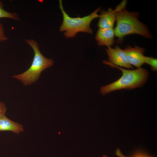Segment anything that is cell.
I'll use <instances>...</instances> for the list:
<instances>
[{
    "label": "cell",
    "instance_id": "6da1fadb",
    "mask_svg": "<svg viewBox=\"0 0 157 157\" xmlns=\"http://www.w3.org/2000/svg\"><path fill=\"white\" fill-rule=\"evenodd\" d=\"M126 2L122 1L115 10L117 24L114 30L118 42H121L125 36L132 34L151 38L152 35L148 28L138 20L139 14L125 9Z\"/></svg>",
    "mask_w": 157,
    "mask_h": 157
},
{
    "label": "cell",
    "instance_id": "7a4b0ae2",
    "mask_svg": "<svg viewBox=\"0 0 157 157\" xmlns=\"http://www.w3.org/2000/svg\"><path fill=\"white\" fill-rule=\"evenodd\" d=\"M103 62L111 67L119 69L122 74L121 77L117 81L101 87L100 92L103 95L116 90L122 89L131 90L141 87L148 78L149 73L145 69L140 67L136 69L128 70L116 66L106 60Z\"/></svg>",
    "mask_w": 157,
    "mask_h": 157
},
{
    "label": "cell",
    "instance_id": "3957f363",
    "mask_svg": "<svg viewBox=\"0 0 157 157\" xmlns=\"http://www.w3.org/2000/svg\"><path fill=\"white\" fill-rule=\"evenodd\" d=\"M33 49L34 56L31 66L24 73L14 75V78L20 81L24 85H31L39 79L42 72L53 64V60L45 57L41 53L38 42L33 39L25 40Z\"/></svg>",
    "mask_w": 157,
    "mask_h": 157
},
{
    "label": "cell",
    "instance_id": "277c9868",
    "mask_svg": "<svg viewBox=\"0 0 157 157\" xmlns=\"http://www.w3.org/2000/svg\"><path fill=\"white\" fill-rule=\"evenodd\" d=\"M59 8L63 14V20L60 28L61 32L65 31L64 35L66 38L72 37L79 32H84L91 34L93 31L90 27L92 21L99 17L98 12L100 10L99 7L90 15L80 17H70L64 10L62 1L59 0Z\"/></svg>",
    "mask_w": 157,
    "mask_h": 157
},
{
    "label": "cell",
    "instance_id": "5b68a950",
    "mask_svg": "<svg viewBox=\"0 0 157 157\" xmlns=\"http://www.w3.org/2000/svg\"><path fill=\"white\" fill-rule=\"evenodd\" d=\"M107 47L106 51L108 56L109 62L118 66L133 68V67L129 62L124 51L118 46H115L114 48L110 47Z\"/></svg>",
    "mask_w": 157,
    "mask_h": 157
},
{
    "label": "cell",
    "instance_id": "8992f818",
    "mask_svg": "<svg viewBox=\"0 0 157 157\" xmlns=\"http://www.w3.org/2000/svg\"><path fill=\"white\" fill-rule=\"evenodd\" d=\"M145 50L144 48L137 46L132 47L129 45L123 50L129 63L138 68L144 63L143 53Z\"/></svg>",
    "mask_w": 157,
    "mask_h": 157
},
{
    "label": "cell",
    "instance_id": "52a82bcc",
    "mask_svg": "<svg viewBox=\"0 0 157 157\" xmlns=\"http://www.w3.org/2000/svg\"><path fill=\"white\" fill-rule=\"evenodd\" d=\"M115 35L113 28H99L95 38L99 46L108 47L114 44Z\"/></svg>",
    "mask_w": 157,
    "mask_h": 157
},
{
    "label": "cell",
    "instance_id": "ba28073f",
    "mask_svg": "<svg viewBox=\"0 0 157 157\" xmlns=\"http://www.w3.org/2000/svg\"><path fill=\"white\" fill-rule=\"evenodd\" d=\"M99 17V20L97 26L99 28H113L116 20L115 10L110 8L107 11L102 10Z\"/></svg>",
    "mask_w": 157,
    "mask_h": 157
},
{
    "label": "cell",
    "instance_id": "9c48e42d",
    "mask_svg": "<svg viewBox=\"0 0 157 157\" xmlns=\"http://www.w3.org/2000/svg\"><path fill=\"white\" fill-rule=\"evenodd\" d=\"M23 131L22 125L10 119L5 114L0 115V131H10L18 134Z\"/></svg>",
    "mask_w": 157,
    "mask_h": 157
},
{
    "label": "cell",
    "instance_id": "30bf717a",
    "mask_svg": "<svg viewBox=\"0 0 157 157\" xmlns=\"http://www.w3.org/2000/svg\"><path fill=\"white\" fill-rule=\"evenodd\" d=\"M3 5L2 2L0 0V18H9L18 21L19 20L18 16L15 13L8 12L3 8Z\"/></svg>",
    "mask_w": 157,
    "mask_h": 157
},
{
    "label": "cell",
    "instance_id": "8fae6325",
    "mask_svg": "<svg viewBox=\"0 0 157 157\" xmlns=\"http://www.w3.org/2000/svg\"><path fill=\"white\" fill-rule=\"evenodd\" d=\"M143 58L144 63H146L150 65L151 69L152 70L156 72L157 71V58L152 57L146 56H144Z\"/></svg>",
    "mask_w": 157,
    "mask_h": 157
},
{
    "label": "cell",
    "instance_id": "7c38bea8",
    "mask_svg": "<svg viewBox=\"0 0 157 157\" xmlns=\"http://www.w3.org/2000/svg\"><path fill=\"white\" fill-rule=\"evenodd\" d=\"M8 39L5 35L3 25L0 21V42L6 41Z\"/></svg>",
    "mask_w": 157,
    "mask_h": 157
},
{
    "label": "cell",
    "instance_id": "4fadbf2b",
    "mask_svg": "<svg viewBox=\"0 0 157 157\" xmlns=\"http://www.w3.org/2000/svg\"><path fill=\"white\" fill-rule=\"evenodd\" d=\"M116 155L119 157H127L125 156L121 152L119 149H117L116 152ZM133 157H151L141 153H138L136 154Z\"/></svg>",
    "mask_w": 157,
    "mask_h": 157
},
{
    "label": "cell",
    "instance_id": "5bb4252c",
    "mask_svg": "<svg viewBox=\"0 0 157 157\" xmlns=\"http://www.w3.org/2000/svg\"><path fill=\"white\" fill-rule=\"evenodd\" d=\"M6 107L4 103L0 101V115L5 114L6 111Z\"/></svg>",
    "mask_w": 157,
    "mask_h": 157
},
{
    "label": "cell",
    "instance_id": "9a60e30c",
    "mask_svg": "<svg viewBox=\"0 0 157 157\" xmlns=\"http://www.w3.org/2000/svg\"><path fill=\"white\" fill-rule=\"evenodd\" d=\"M103 157H107L106 156L104 155L103 156Z\"/></svg>",
    "mask_w": 157,
    "mask_h": 157
}]
</instances>
